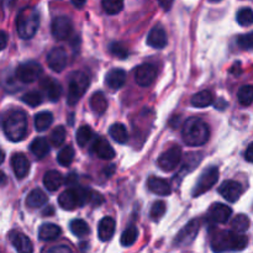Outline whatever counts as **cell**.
I'll return each instance as SVG.
<instances>
[{"mask_svg": "<svg viewBox=\"0 0 253 253\" xmlns=\"http://www.w3.org/2000/svg\"><path fill=\"white\" fill-rule=\"evenodd\" d=\"M237 22H239L241 26H251L253 22V12L252 9L250 7H245V9H241L239 12H237Z\"/></svg>", "mask_w": 253, "mask_h": 253, "instance_id": "f35d334b", "label": "cell"}, {"mask_svg": "<svg viewBox=\"0 0 253 253\" xmlns=\"http://www.w3.org/2000/svg\"><path fill=\"white\" fill-rule=\"evenodd\" d=\"M109 133H110L111 138L114 141L121 143V145L126 143L128 140L127 130H126V127L123 124H114V125H111V127L109 128Z\"/></svg>", "mask_w": 253, "mask_h": 253, "instance_id": "4dcf8cb0", "label": "cell"}, {"mask_svg": "<svg viewBox=\"0 0 253 253\" xmlns=\"http://www.w3.org/2000/svg\"><path fill=\"white\" fill-rule=\"evenodd\" d=\"M41 86L42 89L46 91L47 98H48L51 101H57L59 98H61L62 91L63 90H62L61 84H59L57 81H54V79L46 77V78H43L41 81Z\"/></svg>", "mask_w": 253, "mask_h": 253, "instance_id": "d6986e66", "label": "cell"}, {"mask_svg": "<svg viewBox=\"0 0 253 253\" xmlns=\"http://www.w3.org/2000/svg\"><path fill=\"white\" fill-rule=\"evenodd\" d=\"M47 202H48V197L41 189H34L26 198L27 207L32 208V209L43 207Z\"/></svg>", "mask_w": 253, "mask_h": 253, "instance_id": "4316f807", "label": "cell"}, {"mask_svg": "<svg viewBox=\"0 0 253 253\" xmlns=\"http://www.w3.org/2000/svg\"><path fill=\"white\" fill-rule=\"evenodd\" d=\"M237 98L241 105L244 106H250L253 101V88L252 85L247 84L240 88L239 93H237Z\"/></svg>", "mask_w": 253, "mask_h": 253, "instance_id": "836d02e7", "label": "cell"}, {"mask_svg": "<svg viewBox=\"0 0 253 253\" xmlns=\"http://www.w3.org/2000/svg\"><path fill=\"white\" fill-rule=\"evenodd\" d=\"M2 128L6 137L12 142H20L26 137L27 116L24 111L14 110L7 114L2 123Z\"/></svg>", "mask_w": 253, "mask_h": 253, "instance_id": "3957f363", "label": "cell"}, {"mask_svg": "<svg viewBox=\"0 0 253 253\" xmlns=\"http://www.w3.org/2000/svg\"><path fill=\"white\" fill-rule=\"evenodd\" d=\"M30 151H31L32 155H34L37 160H42V158L46 157L47 153L49 152V145L48 142H47L46 138L37 137L36 140L32 141V143L30 145Z\"/></svg>", "mask_w": 253, "mask_h": 253, "instance_id": "484cf974", "label": "cell"}, {"mask_svg": "<svg viewBox=\"0 0 253 253\" xmlns=\"http://www.w3.org/2000/svg\"><path fill=\"white\" fill-rule=\"evenodd\" d=\"M183 141L188 146H203L210 137V130L207 124L199 118H189L183 124Z\"/></svg>", "mask_w": 253, "mask_h": 253, "instance_id": "6da1fadb", "label": "cell"}, {"mask_svg": "<svg viewBox=\"0 0 253 253\" xmlns=\"http://www.w3.org/2000/svg\"><path fill=\"white\" fill-rule=\"evenodd\" d=\"M53 123V115L49 111H41L35 116V128L39 132L46 131Z\"/></svg>", "mask_w": 253, "mask_h": 253, "instance_id": "83f0119b", "label": "cell"}, {"mask_svg": "<svg viewBox=\"0 0 253 253\" xmlns=\"http://www.w3.org/2000/svg\"><path fill=\"white\" fill-rule=\"evenodd\" d=\"M90 106L96 114H99V115L105 113L106 108H108V100H106L103 91H96V93H94L93 95H91Z\"/></svg>", "mask_w": 253, "mask_h": 253, "instance_id": "f546056e", "label": "cell"}, {"mask_svg": "<svg viewBox=\"0 0 253 253\" xmlns=\"http://www.w3.org/2000/svg\"><path fill=\"white\" fill-rule=\"evenodd\" d=\"M101 5L106 14L116 15L123 10L124 0H101Z\"/></svg>", "mask_w": 253, "mask_h": 253, "instance_id": "d590c367", "label": "cell"}, {"mask_svg": "<svg viewBox=\"0 0 253 253\" xmlns=\"http://www.w3.org/2000/svg\"><path fill=\"white\" fill-rule=\"evenodd\" d=\"M42 74V67L35 61H27L20 64L16 69V78L22 83H32Z\"/></svg>", "mask_w": 253, "mask_h": 253, "instance_id": "ba28073f", "label": "cell"}, {"mask_svg": "<svg viewBox=\"0 0 253 253\" xmlns=\"http://www.w3.org/2000/svg\"><path fill=\"white\" fill-rule=\"evenodd\" d=\"M232 230L235 232H239V234H245L247 230L250 229V219L244 214L237 215L236 217H234L231 222Z\"/></svg>", "mask_w": 253, "mask_h": 253, "instance_id": "d6a6232c", "label": "cell"}, {"mask_svg": "<svg viewBox=\"0 0 253 253\" xmlns=\"http://www.w3.org/2000/svg\"><path fill=\"white\" fill-rule=\"evenodd\" d=\"M40 26V15L35 7H24L16 19V29L19 36L24 40L32 39Z\"/></svg>", "mask_w": 253, "mask_h": 253, "instance_id": "277c9868", "label": "cell"}, {"mask_svg": "<svg viewBox=\"0 0 253 253\" xmlns=\"http://www.w3.org/2000/svg\"><path fill=\"white\" fill-rule=\"evenodd\" d=\"M91 152L95 153L101 160H113L115 157V151L111 147L110 143L103 137H96L91 145Z\"/></svg>", "mask_w": 253, "mask_h": 253, "instance_id": "2e32d148", "label": "cell"}, {"mask_svg": "<svg viewBox=\"0 0 253 253\" xmlns=\"http://www.w3.org/2000/svg\"><path fill=\"white\" fill-rule=\"evenodd\" d=\"M11 167L14 170L15 175L19 179H22L27 175L30 170V162L24 155L21 153H16L11 157Z\"/></svg>", "mask_w": 253, "mask_h": 253, "instance_id": "e0dca14e", "label": "cell"}, {"mask_svg": "<svg viewBox=\"0 0 253 253\" xmlns=\"http://www.w3.org/2000/svg\"><path fill=\"white\" fill-rule=\"evenodd\" d=\"M247 239L245 235L231 231H219L211 239V250L215 252L241 251L246 249Z\"/></svg>", "mask_w": 253, "mask_h": 253, "instance_id": "7a4b0ae2", "label": "cell"}, {"mask_svg": "<svg viewBox=\"0 0 253 253\" xmlns=\"http://www.w3.org/2000/svg\"><path fill=\"white\" fill-rule=\"evenodd\" d=\"M219 193L227 202L236 203L242 194V187L240 183L234 182V180H225L220 185Z\"/></svg>", "mask_w": 253, "mask_h": 253, "instance_id": "5bb4252c", "label": "cell"}, {"mask_svg": "<svg viewBox=\"0 0 253 253\" xmlns=\"http://www.w3.org/2000/svg\"><path fill=\"white\" fill-rule=\"evenodd\" d=\"M115 221L113 217L106 216L99 222L98 226V235L101 241H110L115 234Z\"/></svg>", "mask_w": 253, "mask_h": 253, "instance_id": "7402d4cb", "label": "cell"}, {"mask_svg": "<svg viewBox=\"0 0 253 253\" xmlns=\"http://www.w3.org/2000/svg\"><path fill=\"white\" fill-rule=\"evenodd\" d=\"M21 100L26 103L27 105L31 106V108H35V106H39L43 101V96L39 91H29V93L22 96Z\"/></svg>", "mask_w": 253, "mask_h": 253, "instance_id": "b9f144b4", "label": "cell"}, {"mask_svg": "<svg viewBox=\"0 0 253 253\" xmlns=\"http://www.w3.org/2000/svg\"><path fill=\"white\" fill-rule=\"evenodd\" d=\"M7 44V34L4 31H0V51L6 47Z\"/></svg>", "mask_w": 253, "mask_h": 253, "instance_id": "f6af8a7d", "label": "cell"}, {"mask_svg": "<svg viewBox=\"0 0 253 253\" xmlns=\"http://www.w3.org/2000/svg\"><path fill=\"white\" fill-rule=\"evenodd\" d=\"M217 179H219V169L216 167L207 168L198 179L197 185L193 190V197H199L211 189L214 184H216Z\"/></svg>", "mask_w": 253, "mask_h": 253, "instance_id": "52a82bcc", "label": "cell"}, {"mask_svg": "<svg viewBox=\"0 0 253 253\" xmlns=\"http://www.w3.org/2000/svg\"><path fill=\"white\" fill-rule=\"evenodd\" d=\"M61 227L54 224H43L39 230V237L42 241H53L61 235Z\"/></svg>", "mask_w": 253, "mask_h": 253, "instance_id": "d4e9b609", "label": "cell"}, {"mask_svg": "<svg viewBox=\"0 0 253 253\" xmlns=\"http://www.w3.org/2000/svg\"><path fill=\"white\" fill-rule=\"evenodd\" d=\"M73 5L76 7H82L86 2V0H72Z\"/></svg>", "mask_w": 253, "mask_h": 253, "instance_id": "f907efd6", "label": "cell"}, {"mask_svg": "<svg viewBox=\"0 0 253 253\" xmlns=\"http://www.w3.org/2000/svg\"><path fill=\"white\" fill-rule=\"evenodd\" d=\"M10 241H11L12 246L15 247L17 252L20 253H30L34 251L31 241L27 236L20 234V232H11L10 235Z\"/></svg>", "mask_w": 253, "mask_h": 253, "instance_id": "44dd1931", "label": "cell"}, {"mask_svg": "<svg viewBox=\"0 0 253 253\" xmlns=\"http://www.w3.org/2000/svg\"><path fill=\"white\" fill-rule=\"evenodd\" d=\"M71 231L74 236L79 237V239H83L90 234L89 225L82 219H76L71 222Z\"/></svg>", "mask_w": 253, "mask_h": 253, "instance_id": "1f68e13d", "label": "cell"}, {"mask_svg": "<svg viewBox=\"0 0 253 253\" xmlns=\"http://www.w3.org/2000/svg\"><path fill=\"white\" fill-rule=\"evenodd\" d=\"M63 184V177L57 170H48L43 177V185L49 192H56Z\"/></svg>", "mask_w": 253, "mask_h": 253, "instance_id": "cb8c5ba5", "label": "cell"}, {"mask_svg": "<svg viewBox=\"0 0 253 253\" xmlns=\"http://www.w3.org/2000/svg\"><path fill=\"white\" fill-rule=\"evenodd\" d=\"M126 82V72L124 69L116 68L111 69L108 74H106L105 83L113 90H118V89L123 88L125 85Z\"/></svg>", "mask_w": 253, "mask_h": 253, "instance_id": "ac0fdd59", "label": "cell"}, {"mask_svg": "<svg viewBox=\"0 0 253 253\" xmlns=\"http://www.w3.org/2000/svg\"><path fill=\"white\" fill-rule=\"evenodd\" d=\"M156 76H157V69L153 64H141L135 69V81L141 86L151 85L155 82Z\"/></svg>", "mask_w": 253, "mask_h": 253, "instance_id": "8fae6325", "label": "cell"}, {"mask_svg": "<svg viewBox=\"0 0 253 253\" xmlns=\"http://www.w3.org/2000/svg\"><path fill=\"white\" fill-rule=\"evenodd\" d=\"M167 34L161 26H156L147 36V44L153 48H163L167 46Z\"/></svg>", "mask_w": 253, "mask_h": 253, "instance_id": "ffe728a7", "label": "cell"}, {"mask_svg": "<svg viewBox=\"0 0 253 253\" xmlns=\"http://www.w3.org/2000/svg\"><path fill=\"white\" fill-rule=\"evenodd\" d=\"M74 158V150L72 146H66L64 148H62L58 153V157H57V161L61 166L63 167H68L72 162H73Z\"/></svg>", "mask_w": 253, "mask_h": 253, "instance_id": "8d00e7d4", "label": "cell"}, {"mask_svg": "<svg viewBox=\"0 0 253 253\" xmlns=\"http://www.w3.org/2000/svg\"><path fill=\"white\" fill-rule=\"evenodd\" d=\"M231 208L225 204L216 203V204H214L209 209L208 216H209L210 221L212 222H216V224H226L230 217H231Z\"/></svg>", "mask_w": 253, "mask_h": 253, "instance_id": "9a60e30c", "label": "cell"}, {"mask_svg": "<svg viewBox=\"0 0 253 253\" xmlns=\"http://www.w3.org/2000/svg\"><path fill=\"white\" fill-rule=\"evenodd\" d=\"M6 182H7L6 175L4 174V172H1V170H0V185H4Z\"/></svg>", "mask_w": 253, "mask_h": 253, "instance_id": "816d5d0a", "label": "cell"}, {"mask_svg": "<svg viewBox=\"0 0 253 253\" xmlns=\"http://www.w3.org/2000/svg\"><path fill=\"white\" fill-rule=\"evenodd\" d=\"M200 229V222L199 220H192L182 231L178 234L177 239L174 240V244L177 246H185V245H189L193 240L197 237L198 232Z\"/></svg>", "mask_w": 253, "mask_h": 253, "instance_id": "4fadbf2b", "label": "cell"}, {"mask_svg": "<svg viewBox=\"0 0 253 253\" xmlns=\"http://www.w3.org/2000/svg\"><path fill=\"white\" fill-rule=\"evenodd\" d=\"M52 35L58 41H63L71 36L73 31V22L67 16H58L52 21L51 25Z\"/></svg>", "mask_w": 253, "mask_h": 253, "instance_id": "30bf717a", "label": "cell"}, {"mask_svg": "<svg viewBox=\"0 0 253 253\" xmlns=\"http://www.w3.org/2000/svg\"><path fill=\"white\" fill-rule=\"evenodd\" d=\"M237 43L241 47L242 49H246V51H250L253 46V34L250 32V34L241 35V36L237 39Z\"/></svg>", "mask_w": 253, "mask_h": 253, "instance_id": "ee69618b", "label": "cell"}, {"mask_svg": "<svg viewBox=\"0 0 253 253\" xmlns=\"http://www.w3.org/2000/svg\"><path fill=\"white\" fill-rule=\"evenodd\" d=\"M226 105H227V103L224 100V99H219V100L216 101V108L219 109V110H222V109H225V108H226Z\"/></svg>", "mask_w": 253, "mask_h": 253, "instance_id": "681fc988", "label": "cell"}, {"mask_svg": "<svg viewBox=\"0 0 253 253\" xmlns=\"http://www.w3.org/2000/svg\"><path fill=\"white\" fill-rule=\"evenodd\" d=\"M66 182H67V184H69V185L76 184V183H77V174H76V173H69V175H68V178L66 179Z\"/></svg>", "mask_w": 253, "mask_h": 253, "instance_id": "c3c4849f", "label": "cell"}, {"mask_svg": "<svg viewBox=\"0 0 253 253\" xmlns=\"http://www.w3.org/2000/svg\"><path fill=\"white\" fill-rule=\"evenodd\" d=\"M212 101H214L212 94L209 90H202L193 95L192 105L195 108H207V106L211 105Z\"/></svg>", "mask_w": 253, "mask_h": 253, "instance_id": "f1b7e54d", "label": "cell"}, {"mask_svg": "<svg viewBox=\"0 0 253 253\" xmlns=\"http://www.w3.org/2000/svg\"><path fill=\"white\" fill-rule=\"evenodd\" d=\"M148 188H150L151 192L157 195H162V197H167L172 193V188H170L169 183L167 180L162 179V178L151 177L148 179Z\"/></svg>", "mask_w": 253, "mask_h": 253, "instance_id": "603a6c76", "label": "cell"}, {"mask_svg": "<svg viewBox=\"0 0 253 253\" xmlns=\"http://www.w3.org/2000/svg\"><path fill=\"white\" fill-rule=\"evenodd\" d=\"M182 160V150L178 146H173L169 150L163 152L158 158V166L165 172L174 170Z\"/></svg>", "mask_w": 253, "mask_h": 253, "instance_id": "9c48e42d", "label": "cell"}, {"mask_svg": "<svg viewBox=\"0 0 253 253\" xmlns=\"http://www.w3.org/2000/svg\"><path fill=\"white\" fill-rule=\"evenodd\" d=\"M48 252H71V249L67 246H58V247H51V249L47 250Z\"/></svg>", "mask_w": 253, "mask_h": 253, "instance_id": "7dc6e473", "label": "cell"}, {"mask_svg": "<svg viewBox=\"0 0 253 253\" xmlns=\"http://www.w3.org/2000/svg\"><path fill=\"white\" fill-rule=\"evenodd\" d=\"M245 157H246L247 162H252L253 161V143H250L247 146V150L245 152Z\"/></svg>", "mask_w": 253, "mask_h": 253, "instance_id": "bcb514c9", "label": "cell"}, {"mask_svg": "<svg viewBox=\"0 0 253 253\" xmlns=\"http://www.w3.org/2000/svg\"><path fill=\"white\" fill-rule=\"evenodd\" d=\"M49 140H51V143L54 146V147H58L66 140V128L63 126H57L53 131H52L51 136H49Z\"/></svg>", "mask_w": 253, "mask_h": 253, "instance_id": "60d3db41", "label": "cell"}, {"mask_svg": "<svg viewBox=\"0 0 253 253\" xmlns=\"http://www.w3.org/2000/svg\"><path fill=\"white\" fill-rule=\"evenodd\" d=\"M4 160H5V153L2 152L1 150H0V165H1V163L4 162Z\"/></svg>", "mask_w": 253, "mask_h": 253, "instance_id": "f5cc1de1", "label": "cell"}, {"mask_svg": "<svg viewBox=\"0 0 253 253\" xmlns=\"http://www.w3.org/2000/svg\"><path fill=\"white\" fill-rule=\"evenodd\" d=\"M166 210H167L166 203L156 202L155 204L152 205V208H151V212H150L151 220H153V221H160V220L165 216Z\"/></svg>", "mask_w": 253, "mask_h": 253, "instance_id": "ab89813d", "label": "cell"}, {"mask_svg": "<svg viewBox=\"0 0 253 253\" xmlns=\"http://www.w3.org/2000/svg\"><path fill=\"white\" fill-rule=\"evenodd\" d=\"M209 1H211V2H219V1H221V0H209Z\"/></svg>", "mask_w": 253, "mask_h": 253, "instance_id": "db71d44e", "label": "cell"}, {"mask_svg": "<svg viewBox=\"0 0 253 253\" xmlns=\"http://www.w3.org/2000/svg\"><path fill=\"white\" fill-rule=\"evenodd\" d=\"M138 237V230L135 226H130L123 232L121 235L120 242L124 247H130L131 245L135 244V241Z\"/></svg>", "mask_w": 253, "mask_h": 253, "instance_id": "e575fe53", "label": "cell"}, {"mask_svg": "<svg viewBox=\"0 0 253 253\" xmlns=\"http://www.w3.org/2000/svg\"><path fill=\"white\" fill-rule=\"evenodd\" d=\"M89 86V77L83 72H76L72 73L68 82V95H67V103L68 105L73 106L81 100L83 94Z\"/></svg>", "mask_w": 253, "mask_h": 253, "instance_id": "8992f818", "label": "cell"}, {"mask_svg": "<svg viewBox=\"0 0 253 253\" xmlns=\"http://www.w3.org/2000/svg\"><path fill=\"white\" fill-rule=\"evenodd\" d=\"M93 130H91L89 126H82L77 131V142L81 147H84L85 145H88L89 141L93 138Z\"/></svg>", "mask_w": 253, "mask_h": 253, "instance_id": "74e56055", "label": "cell"}, {"mask_svg": "<svg viewBox=\"0 0 253 253\" xmlns=\"http://www.w3.org/2000/svg\"><path fill=\"white\" fill-rule=\"evenodd\" d=\"M109 49H110V52L114 56H116L120 59L127 58L128 56L127 47H126L123 42H113V43H110V46H109Z\"/></svg>", "mask_w": 253, "mask_h": 253, "instance_id": "7bdbcfd3", "label": "cell"}, {"mask_svg": "<svg viewBox=\"0 0 253 253\" xmlns=\"http://www.w3.org/2000/svg\"><path fill=\"white\" fill-rule=\"evenodd\" d=\"M67 59H68V57H67L66 49L62 48V47H56V48L51 49V52L47 56V64L52 71L59 73L66 68Z\"/></svg>", "mask_w": 253, "mask_h": 253, "instance_id": "7c38bea8", "label": "cell"}, {"mask_svg": "<svg viewBox=\"0 0 253 253\" xmlns=\"http://www.w3.org/2000/svg\"><path fill=\"white\" fill-rule=\"evenodd\" d=\"M90 189L84 188H71L67 189L59 195L58 204L64 210H74L84 204L89 203L90 199Z\"/></svg>", "mask_w": 253, "mask_h": 253, "instance_id": "5b68a950", "label": "cell"}]
</instances>
